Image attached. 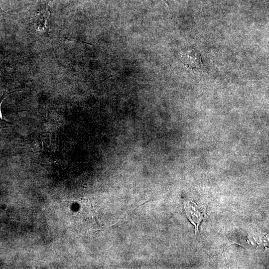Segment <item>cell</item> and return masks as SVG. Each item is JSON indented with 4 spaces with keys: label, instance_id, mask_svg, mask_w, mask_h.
<instances>
[{
    "label": "cell",
    "instance_id": "1",
    "mask_svg": "<svg viewBox=\"0 0 269 269\" xmlns=\"http://www.w3.org/2000/svg\"><path fill=\"white\" fill-rule=\"evenodd\" d=\"M183 64L188 68L198 69L202 66V59L199 52L193 48H188L183 50L180 55Z\"/></svg>",
    "mask_w": 269,
    "mask_h": 269
},
{
    "label": "cell",
    "instance_id": "2",
    "mask_svg": "<svg viewBox=\"0 0 269 269\" xmlns=\"http://www.w3.org/2000/svg\"><path fill=\"white\" fill-rule=\"evenodd\" d=\"M184 208L187 217L195 227V233L198 226L203 218V214L199 207L193 201H186L184 204Z\"/></svg>",
    "mask_w": 269,
    "mask_h": 269
},
{
    "label": "cell",
    "instance_id": "3",
    "mask_svg": "<svg viewBox=\"0 0 269 269\" xmlns=\"http://www.w3.org/2000/svg\"><path fill=\"white\" fill-rule=\"evenodd\" d=\"M12 92L7 93L6 92H4L2 95L0 97V106L3 101V100L4 99V98L9 94H10ZM8 122H7L5 120H3L0 117V125H3V124H7Z\"/></svg>",
    "mask_w": 269,
    "mask_h": 269
},
{
    "label": "cell",
    "instance_id": "4",
    "mask_svg": "<svg viewBox=\"0 0 269 269\" xmlns=\"http://www.w3.org/2000/svg\"><path fill=\"white\" fill-rule=\"evenodd\" d=\"M164 0L166 3H167V4H169L168 3V0Z\"/></svg>",
    "mask_w": 269,
    "mask_h": 269
}]
</instances>
